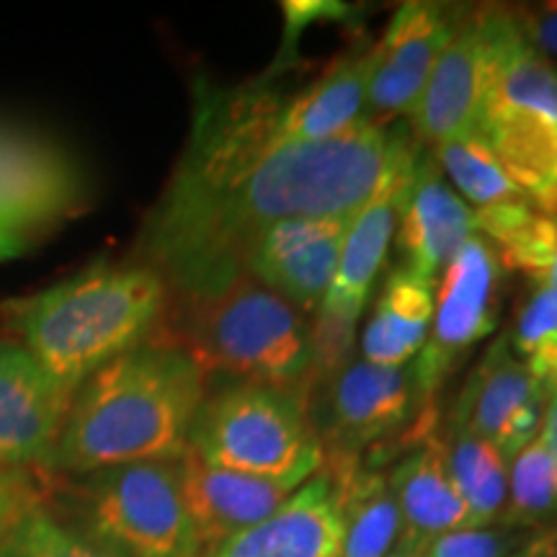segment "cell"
<instances>
[{"label":"cell","instance_id":"7a4b0ae2","mask_svg":"<svg viewBox=\"0 0 557 557\" xmlns=\"http://www.w3.org/2000/svg\"><path fill=\"white\" fill-rule=\"evenodd\" d=\"M207 395V372L176 341H145L111 359L70 398L45 462L54 475L178 459Z\"/></svg>","mask_w":557,"mask_h":557},{"label":"cell","instance_id":"83f0119b","mask_svg":"<svg viewBox=\"0 0 557 557\" xmlns=\"http://www.w3.org/2000/svg\"><path fill=\"white\" fill-rule=\"evenodd\" d=\"M506 341L534 382L553 395L557 389V287H534L521 305L511 336Z\"/></svg>","mask_w":557,"mask_h":557},{"label":"cell","instance_id":"836d02e7","mask_svg":"<svg viewBox=\"0 0 557 557\" xmlns=\"http://www.w3.org/2000/svg\"><path fill=\"white\" fill-rule=\"evenodd\" d=\"M517 557H557V527L534 532Z\"/></svg>","mask_w":557,"mask_h":557},{"label":"cell","instance_id":"d590c367","mask_svg":"<svg viewBox=\"0 0 557 557\" xmlns=\"http://www.w3.org/2000/svg\"><path fill=\"white\" fill-rule=\"evenodd\" d=\"M534 207H537L542 214H549V218H557V169H555L553 184H549V189L545 191V197H542Z\"/></svg>","mask_w":557,"mask_h":557},{"label":"cell","instance_id":"e0dca14e","mask_svg":"<svg viewBox=\"0 0 557 557\" xmlns=\"http://www.w3.org/2000/svg\"><path fill=\"white\" fill-rule=\"evenodd\" d=\"M344 517L325 468L297 487L271 517L201 557H329L341 545Z\"/></svg>","mask_w":557,"mask_h":557},{"label":"cell","instance_id":"5bb4252c","mask_svg":"<svg viewBox=\"0 0 557 557\" xmlns=\"http://www.w3.org/2000/svg\"><path fill=\"white\" fill-rule=\"evenodd\" d=\"M485 54L483 11H475L462 18L410 114L421 143L436 148L455 139L483 137Z\"/></svg>","mask_w":557,"mask_h":557},{"label":"cell","instance_id":"1f68e13d","mask_svg":"<svg viewBox=\"0 0 557 557\" xmlns=\"http://www.w3.org/2000/svg\"><path fill=\"white\" fill-rule=\"evenodd\" d=\"M547 395H537V398L527 400L524 406H519L511 416L506 418V423L500 426L498 436L493 438V447L504 455L506 462H511L527 444H532L534 438L542 434V423H545V410H547Z\"/></svg>","mask_w":557,"mask_h":557},{"label":"cell","instance_id":"f35d334b","mask_svg":"<svg viewBox=\"0 0 557 557\" xmlns=\"http://www.w3.org/2000/svg\"><path fill=\"white\" fill-rule=\"evenodd\" d=\"M547 284H553V287H557V256H555V263H553V274H549V282Z\"/></svg>","mask_w":557,"mask_h":557},{"label":"cell","instance_id":"d6a6232c","mask_svg":"<svg viewBox=\"0 0 557 557\" xmlns=\"http://www.w3.org/2000/svg\"><path fill=\"white\" fill-rule=\"evenodd\" d=\"M519 32L524 39L547 60L557 58V3L524 5V9L511 11Z\"/></svg>","mask_w":557,"mask_h":557},{"label":"cell","instance_id":"9a60e30c","mask_svg":"<svg viewBox=\"0 0 557 557\" xmlns=\"http://www.w3.org/2000/svg\"><path fill=\"white\" fill-rule=\"evenodd\" d=\"M299 485V480L212 468L189 449L181 455V487L205 553L271 517Z\"/></svg>","mask_w":557,"mask_h":557},{"label":"cell","instance_id":"cb8c5ba5","mask_svg":"<svg viewBox=\"0 0 557 557\" xmlns=\"http://www.w3.org/2000/svg\"><path fill=\"white\" fill-rule=\"evenodd\" d=\"M475 212V209H472ZM475 233L491 243L500 267L547 284L557 256V218L542 214L529 199L475 212Z\"/></svg>","mask_w":557,"mask_h":557},{"label":"cell","instance_id":"7402d4cb","mask_svg":"<svg viewBox=\"0 0 557 557\" xmlns=\"http://www.w3.org/2000/svg\"><path fill=\"white\" fill-rule=\"evenodd\" d=\"M431 320L434 284L403 267L393 269L361 333V359L382 367L410 364L426 344Z\"/></svg>","mask_w":557,"mask_h":557},{"label":"cell","instance_id":"e575fe53","mask_svg":"<svg viewBox=\"0 0 557 557\" xmlns=\"http://www.w3.org/2000/svg\"><path fill=\"white\" fill-rule=\"evenodd\" d=\"M542 438H545V447L549 451V459H553L555 475H557V389L547 400L545 423H542Z\"/></svg>","mask_w":557,"mask_h":557},{"label":"cell","instance_id":"7c38bea8","mask_svg":"<svg viewBox=\"0 0 557 557\" xmlns=\"http://www.w3.org/2000/svg\"><path fill=\"white\" fill-rule=\"evenodd\" d=\"M70 398L18 344L0 338V470H41Z\"/></svg>","mask_w":557,"mask_h":557},{"label":"cell","instance_id":"5b68a950","mask_svg":"<svg viewBox=\"0 0 557 557\" xmlns=\"http://www.w3.org/2000/svg\"><path fill=\"white\" fill-rule=\"evenodd\" d=\"M186 449L212 468L299 483L325 465L305 385L233 380L207 393Z\"/></svg>","mask_w":557,"mask_h":557},{"label":"cell","instance_id":"ac0fdd59","mask_svg":"<svg viewBox=\"0 0 557 557\" xmlns=\"http://www.w3.org/2000/svg\"><path fill=\"white\" fill-rule=\"evenodd\" d=\"M475 235V212L438 171L434 156H418L413 184L398 227V246L410 274L436 282L459 248Z\"/></svg>","mask_w":557,"mask_h":557},{"label":"cell","instance_id":"ffe728a7","mask_svg":"<svg viewBox=\"0 0 557 557\" xmlns=\"http://www.w3.org/2000/svg\"><path fill=\"white\" fill-rule=\"evenodd\" d=\"M369 52L348 54L295 99L276 103V137L323 143L348 135L367 120Z\"/></svg>","mask_w":557,"mask_h":557},{"label":"cell","instance_id":"ab89813d","mask_svg":"<svg viewBox=\"0 0 557 557\" xmlns=\"http://www.w3.org/2000/svg\"><path fill=\"white\" fill-rule=\"evenodd\" d=\"M329 557H338V549H336V553H333V555H329Z\"/></svg>","mask_w":557,"mask_h":557},{"label":"cell","instance_id":"4316f807","mask_svg":"<svg viewBox=\"0 0 557 557\" xmlns=\"http://www.w3.org/2000/svg\"><path fill=\"white\" fill-rule=\"evenodd\" d=\"M557 519V475L542 434L508 462V493L500 524L529 529Z\"/></svg>","mask_w":557,"mask_h":557},{"label":"cell","instance_id":"8d00e7d4","mask_svg":"<svg viewBox=\"0 0 557 557\" xmlns=\"http://www.w3.org/2000/svg\"><path fill=\"white\" fill-rule=\"evenodd\" d=\"M421 549H423L421 542H413V540H408V537H400L398 545L389 549L387 557H423Z\"/></svg>","mask_w":557,"mask_h":557},{"label":"cell","instance_id":"4dcf8cb0","mask_svg":"<svg viewBox=\"0 0 557 557\" xmlns=\"http://www.w3.org/2000/svg\"><path fill=\"white\" fill-rule=\"evenodd\" d=\"M45 498V480H39L34 470H0V537L13 521Z\"/></svg>","mask_w":557,"mask_h":557},{"label":"cell","instance_id":"8992f818","mask_svg":"<svg viewBox=\"0 0 557 557\" xmlns=\"http://www.w3.org/2000/svg\"><path fill=\"white\" fill-rule=\"evenodd\" d=\"M483 139L532 205L557 169V65L519 32L511 11L485 9Z\"/></svg>","mask_w":557,"mask_h":557},{"label":"cell","instance_id":"2e32d148","mask_svg":"<svg viewBox=\"0 0 557 557\" xmlns=\"http://www.w3.org/2000/svg\"><path fill=\"white\" fill-rule=\"evenodd\" d=\"M418 150L413 148L395 165L382 189L348 220L344 248H341L338 271L333 276L323 308L361 318L374 278L387 259L389 243L398 233L406 201L413 184Z\"/></svg>","mask_w":557,"mask_h":557},{"label":"cell","instance_id":"44dd1931","mask_svg":"<svg viewBox=\"0 0 557 557\" xmlns=\"http://www.w3.org/2000/svg\"><path fill=\"white\" fill-rule=\"evenodd\" d=\"M323 468L336 485L344 517L338 557H387L403 537L400 511L387 478L364 470L351 455H331V465Z\"/></svg>","mask_w":557,"mask_h":557},{"label":"cell","instance_id":"8fae6325","mask_svg":"<svg viewBox=\"0 0 557 557\" xmlns=\"http://www.w3.org/2000/svg\"><path fill=\"white\" fill-rule=\"evenodd\" d=\"M465 13L442 3H406L389 18L369 50L367 120L387 124L413 114L438 58L447 50Z\"/></svg>","mask_w":557,"mask_h":557},{"label":"cell","instance_id":"30bf717a","mask_svg":"<svg viewBox=\"0 0 557 557\" xmlns=\"http://www.w3.org/2000/svg\"><path fill=\"white\" fill-rule=\"evenodd\" d=\"M429 398L418 385L413 361L382 367L351 359L329 382L318 434L329 438L323 449L359 457L361 449L380 444L416 421Z\"/></svg>","mask_w":557,"mask_h":557},{"label":"cell","instance_id":"f1b7e54d","mask_svg":"<svg viewBox=\"0 0 557 557\" xmlns=\"http://www.w3.org/2000/svg\"><path fill=\"white\" fill-rule=\"evenodd\" d=\"M0 557H111L94 547L81 534L54 517L47 506H32L24 517H18L0 537Z\"/></svg>","mask_w":557,"mask_h":557},{"label":"cell","instance_id":"603a6c76","mask_svg":"<svg viewBox=\"0 0 557 557\" xmlns=\"http://www.w3.org/2000/svg\"><path fill=\"white\" fill-rule=\"evenodd\" d=\"M537 395L547 393L534 382L527 367L513 357L508 341L500 338L487 348L483 361L472 372L468 387L459 395V406L451 421L462 423L472 434L493 444L506 418Z\"/></svg>","mask_w":557,"mask_h":557},{"label":"cell","instance_id":"3957f363","mask_svg":"<svg viewBox=\"0 0 557 557\" xmlns=\"http://www.w3.org/2000/svg\"><path fill=\"white\" fill-rule=\"evenodd\" d=\"M169 284L143 261H96L9 305L16 341L67 398L111 359L152 338Z\"/></svg>","mask_w":557,"mask_h":557},{"label":"cell","instance_id":"277c9868","mask_svg":"<svg viewBox=\"0 0 557 557\" xmlns=\"http://www.w3.org/2000/svg\"><path fill=\"white\" fill-rule=\"evenodd\" d=\"M50 506V504H47ZM54 517L111 557H201L181 457L116 465L60 483Z\"/></svg>","mask_w":557,"mask_h":557},{"label":"cell","instance_id":"6da1fadb","mask_svg":"<svg viewBox=\"0 0 557 557\" xmlns=\"http://www.w3.org/2000/svg\"><path fill=\"white\" fill-rule=\"evenodd\" d=\"M269 88H199L191 137L145 222L139 253L181 302L248 276L269 227L302 218H354L413 150L410 137L364 122L344 137H276Z\"/></svg>","mask_w":557,"mask_h":557},{"label":"cell","instance_id":"9c48e42d","mask_svg":"<svg viewBox=\"0 0 557 557\" xmlns=\"http://www.w3.org/2000/svg\"><path fill=\"white\" fill-rule=\"evenodd\" d=\"M434 295V320L426 344L413 359L418 385L431 400L472 346L498 325L500 261L483 235L459 248Z\"/></svg>","mask_w":557,"mask_h":557},{"label":"cell","instance_id":"ba28073f","mask_svg":"<svg viewBox=\"0 0 557 557\" xmlns=\"http://www.w3.org/2000/svg\"><path fill=\"white\" fill-rule=\"evenodd\" d=\"M83 169L70 152L34 132L0 124V238L21 253L45 230L81 212Z\"/></svg>","mask_w":557,"mask_h":557},{"label":"cell","instance_id":"d6986e66","mask_svg":"<svg viewBox=\"0 0 557 557\" xmlns=\"http://www.w3.org/2000/svg\"><path fill=\"white\" fill-rule=\"evenodd\" d=\"M387 485L398 504L403 537L423 545L438 534L472 527L468 506L449 475L442 438L429 436L410 449L387 475Z\"/></svg>","mask_w":557,"mask_h":557},{"label":"cell","instance_id":"484cf974","mask_svg":"<svg viewBox=\"0 0 557 557\" xmlns=\"http://www.w3.org/2000/svg\"><path fill=\"white\" fill-rule=\"evenodd\" d=\"M431 150H434L431 156L444 178H449L462 191L465 201H470L475 212L527 199V194L513 184V178L508 176L483 137L455 139V143L436 145Z\"/></svg>","mask_w":557,"mask_h":557},{"label":"cell","instance_id":"d4e9b609","mask_svg":"<svg viewBox=\"0 0 557 557\" xmlns=\"http://www.w3.org/2000/svg\"><path fill=\"white\" fill-rule=\"evenodd\" d=\"M447 449L449 475L468 506L472 527L496 524L504 513L508 493V462L483 436L451 421Z\"/></svg>","mask_w":557,"mask_h":557},{"label":"cell","instance_id":"52a82bcc","mask_svg":"<svg viewBox=\"0 0 557 557\" xmlns=\"http://www.w3.org/2000/svg\"><path fill=\"white\" fill-rule=\"evenodd\" d=\"M181 346L207 374L269 385H308L310 377L308 318L253 276L186 302Z\"/></svg>","mask_w":557,"mask_h":557},{"label":"cell","instance_id":"f546056e","mask_svg":"<svg viewBox=\"0 0 557 557\" xmlns=\"http://www.w3.org/2000/svg\"><path fill=\"white\" fill-rule=\"evenodd\" d=\"M534 532L508 524L465 527L423 542V557H517Z\"/></svg>","mask_w":557,"mask_h":557},{"label":"cell","instance_id":"74e56055","mask_svg":"<svg viewBox=\"0 0 557 557\" xmlns=\"http://www.w3.org/2000/svg\"><path fill=\"white\" fill-rule=\"evenodd\" d=\"M21 250L13 246V243H9L5 238H0V261H5V259H13V256H18Z\"/></svg>","mask_w":557,"mask_h":557},{"label":"cell","instance_id":"4fadbf2b","mask_svg":"<svg viewBox=\"0 0 557 557\" xmlns=\"http://www.w3.org/2000/svg\"><path fill=\"white\" fill-rule=\"evenodd\" d=\"M351 218L284 220L256 243L248 276L302 312H315L338 271Z\"/></svg>","mask_w":557,"mask_h":557}]
</instances>
